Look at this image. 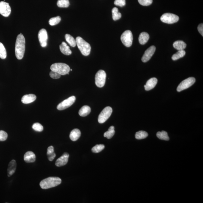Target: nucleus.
Segmentation results:
<instances>
[{
	"label": "nucleus",
	"instance_id": "obj_8",
	"mask_svg": "<svg viewBox=\"0 0 203 203\" xmlns=\"http://www.w3.org/2000/svg\"><path fill=\"white\" fill-rule=\"evenodd\" d=\"M160 19L164 23L172 24L178 22L179 17L178 16L172 13H166L161 16Z\"/></svg>",
	"mask_w": 203,
	"mask_h": 203
},
{
	"label": "nucleus",
	"instance_id": "obj_33",
	"mask_svg": "<svg viewBox=\"0 0 203 203\" xmlns=\"http://www.w3.org/2000/svg\"><path fill=\"white\" fill-rule=\"evenodd\" d=\"M7 56V51L5 47L2 43L0 42V58L5 59Z\"/></svg>",
	"mask_w": 203,
	"mask_h": 203
},
{
	"label": "nucleus",
	"instance_id": "obj_26",
	"mask_svg": "<svg viewBox=\"0 0 203 203\" xmlns=\"http://www.w3.org/2000/svg\"><path fill=\"white\" fill-rule=\"evenodd\" d=\"M112 13L113 19L114 21L120 19L122 17L121 14L119 12L118 9L116 7H114L112 10Z\"/></svg>",
	"mask_w": 203,
	"mask_h": 203
},
{
	"label": "nucleus",
	"instance_id": "obj_39",
	"mask_svg": "<svg viewBox=\"0 0 203 203\" xmlns=\"http://www.w3.org/2000/svg\"><path fill=\"white\" fill-rule=\"evenodd\" d=\"M114 4L116 6L123 7L126 5V1L125 0H115Z\"/></svg>",
	"mask_w": 203,
	"mask_h": 203
},
{
	"label": "nucleus",
	"instance_id": "obj_16",
	"mask_svg": "<svg viewBox=\"0 0 203 203\" xmlns=\"http://www.w3.org/2000/svg\"><path fill=\"white\" fill-rule=\"evenodd\" d=\"M36 99V96L33 94H29L24 95L21 99L22 102L24 104H29L33 102Z\"/></svg>",
	"mask_w": 203,
	"mask_h": 203
},
{
	"label": "nucleus",
	"instance_id": "obj_14",
	"mask_svg": "<svg viewBox=\"0 0 203 203\" xmlns=\"http://www.w3.org/2000/svg\"><path fill=\"white\" fill-rule=\"evenodd\" d=\"M69 154L68 153H64L62 156L56 161V165L57 167H61L66 165L68 162Z\"/></svg>",
	"mask_w": 203,
	"mask_h": 203
},
{
	"label": "nucleus",
	"instance_id": "obj_18",
	"mask_svg": "<svg viewBox=\"0 0 203 203\" xmlns=\"http://www.w3.org/2000/svg\"><path fill=\"white\" fill-rule=\"evenodd\" d=\"M16 166L15 160H12L10 162L7 169V174L8 177H11L15 172Z\"/></svg>",
	"mask_w": 203,
	"mask_h": 203
},
{
	"label": "nucleus",
	"instance_id": "obj_17",
	"mask_svg": "<svg viewBox=\"0 0 203 203\" xmlns=\"http://www.w3.org/2000/svg\"><path fill=\"white\" fill-rule=\"evenodd\" d=\"M36 156L35 153L32 151H28L25 153L24 159L26 162L30 163L35 161Z\"/></svg>",
	"mask_w": 203,
	"mask_h": 203
},
{
	"label": "nucleus",
	"instance_id": "obj_38",
	"mask_svg": "<svg viewBox=\"0 0 203 203\" xmlns=\"http://www.w3.org/2000/svg\"><path fill=\"white\" fill-rule=\"evenodd\" d=\"M49 75L51 78L54 79H58L60 78L61 75L59 73L56 71H50Z\"/></svg>",
	"mask_w": 203,
	"mask_h": 203
},
{
	"label": "nucleus",
	"instance_id": "obj_1",
	"mask_svg": "<svg viewBox=\"0 0 203 203\" xmlns=\"http://www.w3.org/2000/svg\"><path fill=\"white\" fill-rule=\"evenodd\" d=\"M25 50V40L22 33L17 36L15 45V54L17 59H23Z\"/></svg>",
	"mask_w": 203,
	"mask_h": 203
},
{
	"label": "nucleus",
	"instance_id": "obj_13",
	"mask_svg": "<svg viewBox=\"0 0 203 203\" xmlns=\"http://www.w3.org/2000/svg\"><path fill=\"white\" fill-rule=\"evenodd\" d=\"M156 50V47L155 46H151L145 52L141 59L142 61L143 62H146L150 60L152 56L154 54Z\"/></svg>",
	"mask_w": 203,
	"mask_h": 203
},
{
	"label": "nucleus",
	"instance_id": "obj_34",
	"mask_svg": "<svg viewBox=\"0 0 203 203\" xmlns=\"http://www.w3.org/2000/svg\"><path fill=\"white\" fill-rule=\"evenodd\" d=\"M105 146L104 144H97L92 148V150L94 153H99L103 150Z\"/></svg>",
	"mask_w": 203,
	"mask_h": 203
},
{
	"label": "nucleus",
	"instance_id": "obj_15",
	"mask_svg": "<svg viewBox=\"0 0 203 203\" xmlns=\"http://www.w3.org/2000/svg\"><path fill=\"white\" fill-rule=\"evenodd\" d=\"M157 79L155 77L149 79L144 86L145 89L146 91H149L153 89L157 84Z\"/></svg>",
	"mask_w": 203,
	"mask_h": 203
},
{
	"label": "nucleus",
	"instance_id": "obj_37",
	"mask_svg": "<svg viewBox=\"0 0 203 203\" xmlns=\"http://www.w3.org/2000/svg\"><path fill=\"white\" fill-rule=\"evenodd\" d=\"M8 137V134L4 131H0V141H2L6 140Z\"/></svg>",
	"mask_w": 203,
	"mask_h": 203
},
{
	"label": "nucleus",
	"instance_id": "obj_4",
	"mask_svg": "<svg viewBox=\"0 0 203 203\" xmlns=\"http://www.w3.org/2000/svg\"><path fill=\"white\" fill-rule=\"evenodd\" d=\"M51 71L59 73L61 75H65L69 74L70 67L67 64L63 63H56L50 66Z\"/></svg>",
	"mask_w": 203,
	"mask_h": 203
},
{
	"label": "nucleus",
	"instance_id": "obj_9",
	"mask_svg": "<svg viewBox=\"0 0 203 203\" xmlns=\"http://www.w3.org/2000/svg\"><path fill=\"white\" fill-rule=\"evenodd\" d=\"M195 80L194 77H189L183 80L177 86V91L178 92L184 90L190 87L195 83Z\"/></svg>",
	"mask_w": 203,
	"mask_h": 203
},
{
	"label": "nucleus",
	"instance_id": "obj_25",
	"mask_svg": "<svg viewBox=\"0 0 203 203\" xmlns=\"http://www.w3.org/2000/svg\"><path fill=\"white\" fill-rule=\"evenodd\" d=\"M65 40H66L67 42L70 44V46L72 47H75L76 45H77L76 40L74 39L72 36L69 34H65Z\"/></svg>",
	"mask_w": 203,
	"mask_h": 203
},
{
	"label": "nucleus",
	"instance_id": "obj_40",
	"mask_svg": "<svg viewBox=\"0 0 203 203\" xmlns=\"http://www.w3.org/2000/svg\"><path fill=\"white\" fill-rule=\"evenodd\" d=\"M198 32L201 35L203 36V23L200 24L198 25Z\"/></svg>",
	"mask_w": 203,
	"mask_h": 203
},
{
	"label": "nucleus",
	"instance_id": "obj_12",
	"mask_svg": "<svg viewBox=\"0 0 203 203\" xmlns=\"http://www.w3.org/2000/svg\"><path fill=\"white\" fill-rule=\"evenodd\" d=\"M38 38L42 47H46L47 45L48 35L47 31L45 29H42L39 31Z\"/></svg>",
	"mask_w": 203,
	"mask_h": 203
},
{
	"label": "nucleus",
	"instance_id": "obj_29",
	"mask_svg": "<svg viewBox=\"0 0 203 203\" xmlns=\"http://www.w3.org/2000/svg\"><path fill=\"white\" fill-rule=\"evenodd\" d=\"M156 136L159 139L168 141L169 140L168 133L166 131H162V132H158Z\"/></svg>",
	"mask_w": 203,
	"mask_h": 203
},
{
	"label": "nucleus",
	"instance_id": "obj_31",
	"mask_svg": "<svg viewBox=\"0 0 203 203\" xmlns=\"http://www.w3.org/2000/svg\"><path fill=\"white\" fill-rule=\"evenodd\" d=\"M57 5L60 8H68L70 5L69 1L68 0H58Z\"/></svg>",
	"mask_w": 203,
	"mask_h": 203
},
{
	"label": "nucleus",
	"instance_id": "obj_30",
	"mask_svg": "<svg viewBox=\"0 0 203 203\" xmlns=\"http://www.w3.org/2000/svg\"><path fill=\"white\" fill-rule=\"evenodd\" d=\"M148 135V134L146 131H140L136 133L135 137L137 139L141 140L146 138Z\"/></svg>",
	"mask_w": 203,
	"mask_h": 203
},
{
	"label": "nucleus",
	"instance_id": "obj_20",
	"mask_svg": "<svg viewBox=\"0 0 203 203\" xmlns=\"http://www.w3.org/2000/svg\"><path fill=\"white\" fill-rule=\"evenodd\" d=\"M81 135V132L78 129H74L71 131L70 134V138L73 141H76L78 139Z\"/></svg>",
	"mask_w": 203,
	"mask_h": 203
},
{
	"label": "nucleus",
	"instance_id": "obj_22",
	"mask_svg": "<svg viewBox=\"0 0 203 203\" xmlns=\"http://www.w3.org/2000/svg\"><path fill=\"white\" fill-rule=\"evenodd\" d=\"M186 43L181 40L176 41L173 44V46L174 48L178 50H184L186 48Z\"/></svg>",
	"mask_w": 203,
	"mask_h": 203
},
{
	"label": "nucleus",
	"instance_id": "obj_24",
	"mask_svg": "<svg viewBox=\"0 0 203 203\" xmlns=\"http://www.w3.org/2000/svg\"><path fill=\"white\" fill-rule=\"evenodd\" d=\"M47 155L48 159L50 161H53L56 156V153H55L54 148L53 146H50L48 148Z\"/></svg>",
	"mask_w": 203,
	"mask_h": 203
},
{
	"label": "nucleus",
	"instance_id": "obj_5",
	"mask_svg": "<svg viewBox=\"0 0 203 203\" xmlns=\"http://www.w3.org/2000/svg\"><path fill=\"white\" fill-rule=\"evenodd\" d=\"M107 74L103 70H100L95 74V84L98 87H103L105 84Z\"/></svg>",
	"mask_w": 203,
	"mask_h": 203
},
{
	"label": "nucleus",
	"instance_id": "obj_10",
	"mask_svg": "<svg viewBox=\"0 0 203 203\" xmlns=\"http://www.w3.org/2000/svg\"><path fill=\"white\" fill-rule=\"evenodd\" d=\"M75 100V96L70 97L59 104L57 106V109L59 110H62L68 108L74 103Z\"/></svg>",
	"mask_w": 203,
	"mask_h": 203
},
{
	"label": "nucleus",
	"instance_id": "obj_21",
	"mask_svg": "<svg viewBox=\"0 0 203 203\" xmlns=\"http://www.w3.org/2000/svg\"><path fill=\"white\" fill-rule=\"evenodd\" d=\"M149 39V35L146 32H141L139 37V42L140 44L144 45L147 42Z\"/></svg>",
	"mask_w": 203,
	"mask_h": 203
},
{
	"label": "nucleus",
	"instance_id": "obj_19",
	"mask_svg": "<svg viewBox=\"0 0 203 203\" xmlns=\"http://www.w3.org/2000/svg\"><path fill=\"white\" fill-rule=\"evenodd\" d=\"M59 48H60L61 52L63 54L66 55V56H69L72 53L70 47L65 42H62V44L59 46Z\"/></svg>",
	"mask_w": 203,
	"mask_h": 203
},
{
	"label": "nucleus",
	"instance_id": "obj_7",
	"mask_svg": "<svg viewBox=\"0 0 203 203\" xmlns=\"http://www.w3.org/2000/svg\"><path fill=\"white\" fill-rule=\"evenodd\" d=\"M133 35L130 30L125 31L122 34L120 39L122 43L127 47H129L132 45L133 41Z\"/></svg>",
	"mask_w": 203,
	"mask_h": 203
},
{
	"label": "nucleus",
	"instance_id": "obj_11",
	"mask_svg": "<svg viewBox=\"0 0 203 203\" xmlns=\"http://www.w3.org/2000/svg\"><path fill=\"white\" fill-rule=\"evenodd\" d=\"M11 13V8L8 3L4 1L0 2V14L4 17H7Z\"/></svg>",
	"mask_w": 203,
	"mask_h": 203
},
{
	"label": "nucleus",
	"instance_id": "obj_28",
	"mask_svg": "<svg viewBox=\"0 0 203 203\" xmlns=\"http://www.w3.org/2000/svg\"><path fill=\"white\" fill-rule=\"evenodd\" d=\"M186 55V52L184 50H178L175 54L173 55L171 59L175 61L183 57Z\"/></svg>",
	"mask_w": 203,
	"mask_h": 203
},
{
	"label": "nucleus",
	"instance_id": "obj_32",
	"mask_svg": "<svg viewBox=\"0 0 203 203\" xmlns=\"http://www.w3.org/2000/svg\"><path fill=\"white\" fill-rule=\"evenodd\" d=\"M61 18L60 16L52 18L49 19V24L51 26H54L58 24L61 21Z\"/></svg>",
	"mask_w": 203,
	"mask_h": 203
},
{
	"label": "nucleus",
	"instance_id": "obj_35",
	"mask_svg": "<svg viewBox=\"0 0 203 203\" xmlns=\"http://www.w3.org/2000/svg\"><path fill=\"white\" fill-rule=\"evenodd\" d=\"M32 129L37 132H41L43 130V127L41 124L39 123H34L32 126Z\"/></svg>",
	"mask_w": 203,
	"mask_h": 203
},
{
	"label": "nucleus",
	"instance_id": "obj_6",
	"mask_svg": "<svg viewBox=\"0 0 203 203\" xmlns=\"http://www.w3.org/2000/svg\"><path fill=\"white\" fill-rule=\"evenodd\" d=\"M113 112L112 108L110 107H106L102 111L98 116V121L100 123H103L108 120Z\"/></svg>",
	"mask_w": 203,
	"mask_h": 203
},
{
	"label": "nucleus",
	"instance_id": "obj_2",
	"mask_svg": "<svg viewBox=\"0 0 203 203\" xmlns=\"http://www.w3.org/2000/svg\"><path fill=\"white\" fill-rule=\"evenodd\" d=\"M62 183V180L59 177H50L41 180L40 187L43 189H47L59 186Z\"/></svg>",
	"mask_w": 203,
	"mask_h": 203
},
{
	"label": "nucleus",
	"instance_id": "obj_3",
	"mask_svg": "<svg viewBox=\"0 0 203 203\" xmlns=\"http://www.w3.org/2000/svg\"><path fill=\"white\" fill-rule=\"evenodd\" d=\"M76 43L79 50L83 56H87L90 54L91 47L90 44L80 37L76 39Z\"/></svg>",
	"mask_w": 203,
	"mask_h": 203
},
{
	"label": "nucleus",
	"instance_id": "obj_36",
	"mask_svg": "<svg viewBox=\"0 0 203 203\" xmlns=\"http://www.w3.org/2000/svg\"><path fill=\"white\" fill-rule=\"evenodd\" d=\"M140 5L143 6H149L152 4V0H138Z\"/></svg>",
	"mask_w": 203,
	"mask_h": 203
},
{
	"label": "nucleus",
	"instance_id": "obj_23",
	"mask_svg": "<svg viewBox=\"0 0 203 203\" xmlns=\"http://www.w3.org/2000/svg\"><path fill=\"white\" fill-rule=\"evenodd\" d=\"M91 111L90 107L87 105L83 106L80 109L79 111V114L81 117H86L90 113Z\"/></svg>",
	"mask_w": 203,
	"mask_h": 203
},
{
	"label": "nucleus",
	"instance_id": "obj_27",
	"mask_svg": "<svg viewBox=\"0 0 203 203\" xmlns=\"http://www.w3.org/2000/svg\"><path fill=\"white\" fill-rule=\"evenodd\" d=\"M115 132V131L114 130V126H110L109 128L108 131L104 134V137H106L108 139L111 138L114 135Z\"/></svg>",
	"mask_w": 203,
	"mask_h": 203
}]
</instances>
